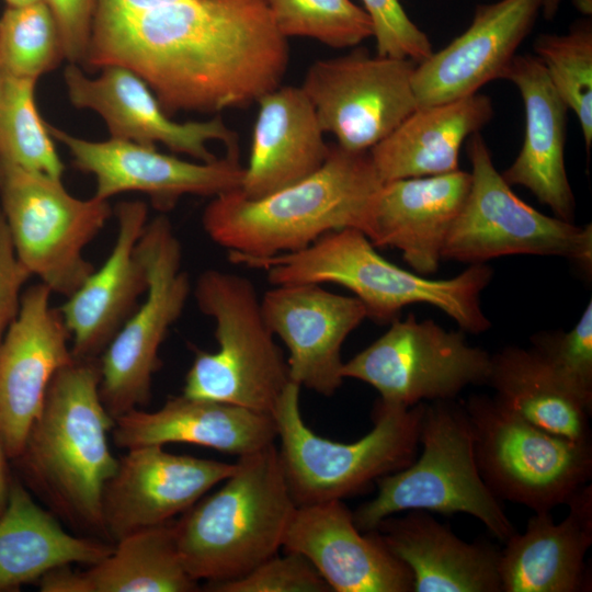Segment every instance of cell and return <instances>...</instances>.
<instances>
[{
	"instance_id": "6da1fadb",
	"label": "cell",
	"mask_w": 592,
	"mask_h": 592,
	"mask_svg": "<svg viewBox=\"0 0 592 592\" xmlns=\"http://www.w3.org/2000/svg\"><path fill=\"white\" fill-rule=\"evenodd\" d=\"M288 60L265 0H98L84 67L133 71L167 114L214 113L278 88Z\"/></svg>"
},
{
	"instance_id": "7a4b0ae2",
	"label": "cell",
	"mask_w": 592,
	"mask_h": 592,
	"mask_svg": "<svg viewBox=\"0 0 592 592\" xmlns=\"http://www.w3.org/2000/svg\"><path fill=\"white\" fill-rule=\"evenodd\" d=\"M383 183L369 151L332 145L323 166L297 183L260 198L239 190L214 196L202 225L216 244L259 258L299 251L344 228L368 238Z\"/></svg>"
},
{
	"instance_id": "3957f363",
	"label": "cell",
	"mask_w": 592,
	"mask_h": 592,
	"mask_svg": "<svg viewBox=\"0 0 592 592\" xmlns=\"http://www.w3.org/2000/svg\"><path fill=\"white\" fill-rule=\"evenodd\" d=\"M99 387V358H73L60 368L16 460L55 515L107 540L103 494L118 458L107 442L115 419Z\"/></svg>"
},
{
	"instance_id": "277c9868",
	"label": "cell",
	"mask_w": 592,
	"mask_h": 592,
	"mask_svg": "<svg viewBox=\"0 0 592 592\" xmlns=\"http://www.w3.org/2000/svg\"><path fill=\"white\" fill-rule=\"evenodd\" d=\"M360 230L330 231L299 251L250 257L228 251L231 263L262 270L272 285L334 283L350 289L376 322H391L406 306L424 303L452 317L464 332L482 333L491 326L485 316L481 292L492 269L471 264L455 277L431 280L403 270L379 255Z\"/></svg>"
},
{
	"instance_id": "5b68a950",
	"label": "cell",
	"mask_w": 592,
	"mask_h": 592,
	"mask_svg": "<svg viewBox=\"0 0 592 592\" xmlns=\"http://www.w3.org/2000/svg\"><path fill=\"white\" fill-rule=\"evenodd\" d=\"M236 464L217 491L174 521L182 562L196 581L240 578L277 554L297 506L274 443Z\"/></svg>"
},
{
	"instance_id": "8992f818",
	"label": "cell",
	"mask_w": 592,
	"mask_h": 592,
	"mask_svg": "<svg viewBox=\"0 0 592 592\" xmlns=\"http://www.w3.org/2000/svg\"><path fill=\"white\" fill-rule=\"evenodd\" d=\"M299 390L291 382L272 412L282 468L296 505L361 493L415 459L425 402L406 408L378 399L373 429L355 442L342 443L319 436L306 425Z\"/></svg>"
},
{
	"instance_id": "52a82bcc",
	"label": "cell",
	"mask_w": 592,
	"mask_h": 592,
	"mask_svg": "<svg viewBox=\"0 0 592 592\" xmlns=\"http://www.w3.org/2000/svg\"><path fill=\"white\" fill-rule=\"evenodd\" d=\"M193 294L198 309L215 321L218 349L196 350L183 395L272 415L292 380L254 284L246 276L208 269L196 278Z\"/></svg>"
},
{
	"instance_id": "ba28073f",
	"label": "cell",
	"mask_w": 592,
	"mask_h": 592,
	"mask_svg": "<svg viewBox=\"0 0 592 592\" xmlns=\"http://www.w3.org/2000/svg\"><path fill=\"white\" fill-rule=\"evenodd\" d=\"M420 457L377 479V494L353 512L357 528L373 531L387 516L423 510L478 519L500 542L515 527L504 505L482 480L474 454L473 434L464 403H425L419 431Z\"/></svg>"
},
{
	"instance_id": "9c48e42d",
	"label": "cell",
	"mask_w": 592,
	"mask_h": 592,
	"mask_svg": "<svg viewBox=\"0 0 592 592\" xmlns=\"http://www.w3.org/2000/svg\"><path fill=\"white\" fill-rule=\"evenodd\" d=\"M464 406L479 474L500 501L550 512L590 481L591 442L548 433L486 395Z\"/></svg>"
},
{
	"instance_id": "30bf717a",
	"label": "cell",
	"mask_w": 592,
	"mask_h": 592,
	"mask_svg": "<svg viewBox=\"0 0 592 592\" xmlns=\"http://www.w3.org/2000/svg\"><path fill=\"white\" fill-rule=\"evenodd\" d=\"M0 203L20 263L69 297L95 269L83 251L113 215L109 200L77 198L61 180L0 160Z\"/></svg>"
},
{
	"instance_id": "8fae6325",
	"label": "cell",
	"mask_w": 592,
	"mask_h": 592,
	"mask_svg": "<svg viewBox=\"0 0 592 592\" xmlns=\"http://www.w3.org/2000/svg\"><path fill=\"white\" fill-rule=\"evenodd\" d=\"M471 183L442 249V259L485 263L511 254L562 257L592 266V227L549 217L524 203L496 169L479 133L469 137Z\"/></svg>"
},
{
	"instance_id": "7c38bea8",
	"label": "cell",
	"mask_w": 592,
	"mask_h": 592,
	"mask_svg": "<svg viewBox=\"0 0 592 592\" xmlns=\"http://www.w3.org/2000/svg\"><path fill=\"white\" fill-rule=\"evenodd\" d=\"M136 252L147 271L146 298L99 357L100 396L114 419L148 405L160 346L192 291L181 242L164 215L147 223Z\"/></svg>"
},
{
	"instance_id": "4fadbf2b",
	"label": "cell",
	"mask_w": 592,
	"mask_h": 592,
	"mask_svg": "<svg viewBox=\"0 0 592 592\" xmlns=\"http://www.w3.org/2000/svg\"><path fill=\"white\" fill-rule=\"evenodd\" d=\"M491 355L468 344L465 332L447 331L413 315L391 321L371 345L343 362V378L362 380L392 406L451 400L470 385H487Z\"/></svg>"
},
{
	"instance_id": "5bb4252c",
	"label": "cell",
	"mask_w": 592,
	"mask_h": 592,
	"mask_svg": "<svg viewBox=\"0 0 592 592\" xmlns=\"http://www.w3.org/2000/svg\"><path fill=\"white\" fill-rule=\"evenodd\" d=\"M415 62L354 49L315 61L300 88L311 101L323 133L350 151H368L417 107Z\"/></svg>"
},
{
	"instance_id": "9a60e30c",
	"label": "cell",
	"mask_w": 592,
	"mask_h": 592,
	"mask_svg": "<svg viewBox=\"0 0 592 592\" xmlns=\"http://www.w3.org/2000/svg\"><path fill=\"white\" fill-rule=\"evenodd\" d=\"M52 291H23L16 317L0 342V445L9 459L23 451L55 374L73 361L71 337Z\"/></svg>"
},
{
	"instance_id": "2e32d148",
	"label": "cell",
	"mask_w": 592,
	"mask_h": 592,
	"mask_svg": "<svg viewBox=\"0 0 592 592\" xmlns=\"http://www.w3.org/2000/svg\"><path fill=\"white\" fill-rule=\"evenodd\" d=\"M47 128L53 139L68 148L73 167L94 175V196L102 200L140 192L155 208L166 212L186 194L217 196L239 190L244 173L236 156L190 162L128 140L90 141L48 123Z\"/></svg>"
},
{
	"instance_id": "e0dca14e",
	"label": "cell",
	"mask_w": 592,
	"mask_h": 592,
	"mask_svg": "<svg viewBox=\"0 0 592 592\" xmlns=\"http://www.w3.org/2000/svg\"><path fill=\"white\" fill-rule=\"evenodd\" d=\"M228 464L172 454L160 445L127 449L103 494V521L112 543L184 513L236 469Z\"/></svg>"
},
{
	"instance_id": "ac0fdd59",
	"label": "cell",
	"mask_w": 592,
	"mask_h": 592,
	"mask_svg": "<svg viewBox=\"0 0 592 592\" xmlns=\"http://www.w3.org/2000/svg\"><path fill=\"white\" fill-rule=\"evenodd\" d=\"M264 319L288 350L291 380L322 396L342 385L341 350L346 337L367 318L355 296L314 283L281 284L261 298Z\"/></svg>"
},
{
	"instance_id": "d6986e66",
	"label": "cell",
	"mask_w": 592,
	"mask_h": 592,
	"mask_svg": "<svg viewBox=\"0 0 592 592\" xmlns=\"http://www.w3.org/2000/svg\"><path fill=\"white\" fill-rule=\"evenodd\" d=\"M64 80L71 104L96 112L105 122L111 138L156 147L162 144L171 151L185 153L201 162L217 158L207 144L219 140L228 155L238 157L237 135L220 117L202 122L178 123L160 105L148 84L133 71L111 66L101 76L89 78L70 64Z\"/></svg>"
},
{
	"instance_id": "ffe728a7",
	"label": "cell",
	"mask_w": 592,
	"mask_h": 592,
	"mask_svg": "<svg viewBox=\"0 0 592 592\" xmlns=\"http://www.w3.org/2000/svg\"><path fill=\"white\" fill-rule=\"evenodd\" d=\"M284 551L304 556L335 592H413L412 573L375 531H360L342 500L297 505Z\"/></svg>"
},
{
	"instance_id": "44dd1931",
	"label": "cell",
	"mask_w": 592,
	"mask_h": 592,
	"mask_svg": "<svg viewBox=\"0 0 592 592\" xmlns=\"http://www.w3.org/2000/svg\"><path fill=\"white\" fill-rule=\"evenodd\" d=\"M542 1L478 4L463 34L415 65L412 89L418 106L467 98L489 81L502 79L536 23Z\"/></svg>"
},
{
	"instance_id": "7402d4cb",
	"label": "cell",
	"mask_w": 592,
	"mask_h": 592,
	"mask_svg": "<svg viewBox=\"0 0 592 592\" xmlns=\"http://www.w3.org/2000/svg\"><path fill=\"white\" fill-rule=\"evenodd\" d=\"M114 213L117 232L111 253L58 308L75 358H99L148 287L146 267L136 252L148 223V206L143 201H124Z\"/></svg>"
},
{
	"instance_id": "603a6c76",
	"label": "cell",
	"mask_w": 592,
	"mask_h": 592,
	"mask_svg": "<svg viewBox=\"0 0 592 592\" xmlns=\"http://www.w3.org/2000/svg\"><path fill=\"white\" fill-rule=\"evenodd\" d=\"M569 512L556 523L550 512L535 513L523 533L512 534L500 550L501 592L590 591L585 555L592 544V487L584 485L566 502Z\"/></svg>"
},
{
	"instance_id": "cb8c5ba5",
	"label": "cell",
	"mask_w": 592,
	"mask_h": 592,
	"mask_svg": "<svg viewBox=\"0 0 592 592\" xmlns=\"http://www.w3.org/2000/svg\"><path fill=\"white\" fill-rule=\"evenodd\" d=\"M469 172L392 180L378 191L368 239L394 247L419 274L436 272L448 231L470 189Z\"/></svg>"
},
{
	"instance_id": "d4e9b609",
	"label": "cell",
	"mask_w": 592,
	"mask_h": 592,
	"mask_svg": "<svg viewBox=\"0 0 592 592\" xmlns=\"http://www.w3.org/2000/svg\"><path fill=\"white\" fill-rule=\"evenodd\" d=\"M502 79L519 89L525 112L523 146L502 177L509 185L528 189L555 217L572 223L576 202L565 167L569 109L536 56L515 55Z\"/></svg>"
},
{
	"instance_id": "484cf974",
	"label": "cell",
	"mask_w": 592,
	"mask_h": 592,
	"mask_svg": "<svg viewBox=\"0 0 592 592\" xmlns=\"http://www.w3.org/2000/svg\"><path fill=\"white\" fill-rule=\"evenodd\" d=\"M114 444L123 449L189 443L238 457L277 439L273 417L243 407L181 395L148 412L134 409L115 418Z\"/></svg>"
},
{
	"instance_id": "4316f807",
	"label": "cell",
	"mask_w": 592,
	"mask_h": 592,
	"mask_svg": "<svg viewBox=\"0 0 592 592\" xmlns=\"http://www.w3.org/2000/svg\"><path fill=\"white\" fill-rule=\"evenodd\" d=\"M251 152L239 191L260 198L319 170L330 151L316 110L300 87H278L258 101Z\"/></svg>"
},
{
	"instance_id": "83f0119b",
	"label": "cell",
	"mask_w": 592,
	"mask_h": 592,
	"mask_svg": "<svg viewBox=\"0 0 592 592\" xmlns=\"http://www.w3.org/2000/svg\"><path fill=\"white\" fill-rule=\"evenodd\" d=\"M373 531L411 571L413 592H501L500 550L460 539L428 511L387 516Z\"/></svg>"
},
{
	"instance_id": "f1b7e54d",
	"label": "cell",
	"mask_w": 592,
	"mask_h": 592,
	"mask_svg": "<svg viewBox=\"0 0 592 592\" xmlns=\"http://www.w3.org/2000/svg\"><path fill=\"white\" fill-rule=\"evenodd\" d=\"M493 116L485 94L418 106L392 133L368 151L383 182L449 173L467 137Z\"/></svg>"
},
{
	"instance_id": "f546056e",
	"label": "cell",
	"mask_w": 592,
	"mask_h": 592,
	"mask_svg": "<svg viewBox=\"0 0 592 592\" xmlns=\"http://www.w3.org/2000/svg\"><path fill=\"white\" fill-rule=\"evenodd\" d=\"M42 592H193L177 544L174 521L132 533L114 543L103 560L84 571L70 565L38 580Z\"/></svg>"
},
{
	"instance_id": "4dcf8cb0",
	"label": "cell",
	"mask_w": 592,
	"mask_h": 592,
	"mask_svg": "<svg viewBox=\"0 0 592 592\" xmlns=\"http://www.w3.org/2000/svg\"><path fill=\"white\" fill-rule=\"evenodd\" d=\"M113 548L114 543L67 533L53 512L41 508L19 480H11L0 516V592L38 582L62 566L94 565Z\"/></svg>"
},
{
	"instance_id": "1f68e13d",
	"label": "cell",
	"mask_w": 592,
	"mask_h": 592,
	"mask_svg": "<svg viewBox=\"0 0 592 592\" xmlns=\"http://www.w3.org/2000/svg\"><path fill=\"white\" fill-rule=\"evenodd\" d=\"M487 385L494 399L557 436L591 442L590 408L533 350L506 346L491 355Z\"/></svg>"
},
{
	"instance_id": "d6a6232c",
	"label": "cell",
	"mask_w": 592,
	"mask_h": 592,
	"mask_svg": "<svg viewBox=\"0 0 592 592\" xmlns=\"http://www.w3.org/2000/svg\"><path fill=\"white\" fill-rule=\"evenodd\" d=\"M3 73V72H2ZM35 80L2 76L0 160L61 180L64 163L35 104Z\"/></svg>"
},
{
	"instance_id": "836d02e7",
	"label": "cell",
	"mask_w": 592,
	"mask_h": 592,
	"mask_svg": "<svg viewBox=\"0 0 592 592\" xmlns=\"http://www.w3.org/2000/svg\"><path fill=\"white\" fill-rule=\"evenodd\" d=\"M64 58L61 35L45 1L7 5L0 16V68L4 75L37 81Z\"/></svg>"
},
{
	"instance_id": "e575fe53",
	"label": "cell",
	"mask_w": 592,
	"mask_h": 592,
	"mask_svg": "<svg viewBox=\"0 0 592 592\" xmlns=\"http://www.w3.org/2000/svg\"><path fill=\"white\" fill-rule=\"evenodd\" d=\"M534 52L581 126L587 152L592 146V23L581 20L567 34H540Z\"/></svg>"
},
{
	"instance_id": "d590c367",
	"label": "cell",
	"mask_w": 592,
	"mask_h": 592,
	"mask_svg": "<svg viewBox=\"0 0 592 592\" xmlns=\"http://www.w3.org/2000/svg\"><path fill=\"white\" fill-rule=\"evenodd\" d=\"M278 31L333 48L358 45L373 36L365 10L351 0H265Z\"/></svg>"
},
{
	"instance_id": "8d00e7d4",
	"label": "cell",
	"mask_w": 592,
	"mask_h": 592,
	"mask_svg": "<svg viewBox=\"0 0 592 592\" xmlns=\"http://www.w3.org/2000/svg\"><path fill=\"white\" fill-rule=\"evenodd\" d=\"M590 408H592V301L567 332H540L532 348Z\"/></svg>"
},
{
	"instance_id": "74e56055",
	"label": "cell",
	"mask_w": 592,
	"mask_h": 592,
	"mask_svg": "<svg viewBox=\"0 0 592 592\" xmlns=\"http://www.w3.org/2000/svg\"><path fill=\"white\" fill-rule=\"evenodd\" d=\"M214 592H330L329 584L304 556L275 554L244 576L208 583Z\"/></svg>"
},
{
	"instance_id": "f35d334b",
	"label": "cell",
	"mask_w": 592,
	"mask_h": 592,
	"mask_svg": "<svg viewBox=\"0 0 592 592\" xmlns=\"http://www.w3.org/2000/svg\"><path fill=\"white\" fill-rule=\"evenodd\" d=\"M373 24L376 54L419 64L432 53L429 36L406 13L400 0H361Z\"/></svg>"
},
{
	"instance_id": "ab89813d",
	"label": "cell",
	"mask_w": 592,
	"mask_h": 592,
	"mask_svg": "<svg viewBox=\"0 0 592 592\" xmlns=\"http://www.w3.org/2000/svg\"><path fill=\"white\" fill-rule=\"evenodd\" d=\"M59 29L65 58L86 64L98 0H45Z\"/></svg>"
},
{
	"instance_id": "60d3db41",
	"label": "cell",
	"mask_w": 592,
	"mask_h": 592,
	"mask_svg": "<svg viewBox=\"0 0 592 592\" xmlns=\"http://www.w3.org/2000/svg\"><path fill=\"white\" fill-rule=\"evenodd\" d=\"M30 276L16 258L0 209V342L18 315L24 285Z\"/></svg>"
},
{
	"instance_id": "b9f144b4",
	"label": "cell",
	"mask_w": 592,
	"mask_h": 592,
	"mask_svg": "<svg viewBox=\"0 0 592 592\" xmlns=\"http://www.w3.org/2000/svg\"><path fill=\"white\" fill-rule=\"evenodd\" d=\"M7 459H9L0 445V516L7 509L12 478L9 476Z\"/></svg>"
},
{
	"instance_id": "7bdbcfd3",
	"label": "cell",
	"mask_w": 592,
	"mask_h": 592,
	"mask_svg": "<svg viewBox=\"0 0 592 592\" xmlns=\"http://www.w3.org/2000/svg\"><path fill=\"white\" fill-rule=\"evenodd\" d=\"M562 0H543L540 11L547 21L553 20L561 4Z\"/></svg>"
},
{
	"instance_id": "ee69618b",
	"label": "cell",
	"mask_w": 592,
	"mask_h": 592,
	"mask_svg": "<svg viewBox=\"0 0 592 592\" xmlns=\"http://www.w3.org/2000/svg\"><path fill=\"white\" fill-rule=\"evenodd\" d=\"M574 8L584 15L592 13V0H572Z\"/></svg>"
},
{
	"instance_id": "f6af8a7d",
	"label": "cell",
	"mask_w": 592,
	"mask_h": 592,
	"mask_svg": "<svg viewBox=\"0 0 592 592\" xmlns=\"http://www.w3.org/2000/svg\"><path fill=\"white\" fill-rule=\"evenodd\" d=\"M4 1L10 7H19V5L31 4L38 1H45V0H4Z\"/></svg>"
},
{
	"instance_id": "bcb514c9",
	"label": "cell",
	"mask_w": 592,
	"mask_h": 592,
	"mask_svg": "<svg viewBox=\"0 0 592 592\" xmlns=\"http://www.w3.org/2000/svg\"><path fill=\"white\" fill-rule=\"evenodd\" d=\"M2 76H3V73H2V70L0 68V88H1V82H2Z\"/></svg>"
}]
</instances>
